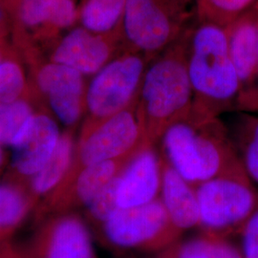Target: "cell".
Instances as JSON below:
<instances>
[{
  "instance_id": "obj_8",
  "label": "cell",
  "mask_w": 258,
  "mask_h": 258,
  "mask_svg": "<svg viewBox=\"0 0 258 258\" xmlns=\"http://www.w3.org/2000/svg\"><path fill=\"white\" fill-rule=\"evenodd\" d=\"M104 232L118 247L147 250L168 248L181 233L160 197L141 207L119 209L104 222Z\"/></svg>"
},
{
  "instance_id": "obj_16",
  "label": "cell",
  "mask_w": 258,
  "mask_h": 258,
  "mask_svg": "<svg viewBox=\"0 0 258 258\" xmlns=\"http://www.w3.org/2000/svg\"><path fill=\"white\" fill-rule=\"evenodd\" d=\"M46 258H94L89 231L81 219L69 216L57 223Z\"/></svg>"
},
{
  "instance_id": "obj_17",
  "label": "cell",
  "mask_w": 258,
  "mask_h": 258,
  "mask_svg": "<svg viewBox=\"0 0 258 258\" xmlns=\"http://www.w3.org/2000/svg\"><path fill=\"white\" fill-rule=\"evenodd\" d=\"M135 156L104 161L83 168L75 181L76 201L87 207L114 178L120 175Z\"/></svg>"
},
{
  "instance_id": "obj_34",
  "label": "cell",
  "mask_w": 258,
  "mask_h": 258,
  "mask_svg": "<svg viewBox=\"0 0 258 258\" xmlns=\"http://www.w3.org/2000/svg\"><path fill=\"white\" fill-rule=\"evenodd\" d=\"M0 43H1V42H0Z\"/></svg>"
},
{
  "instance_id": "obj_23",
  "label": "cell",
  "mask_w": 258,
  "mask_h": 258,
  "mask_svg": "<svg viewBox=\"0 0 258 258\" xmlns=\"http://www.w3.org/2000/svg\"><path fill=\"white\" fill-rule=\"evenodd\" d=\"M34 112L23 99L0 102V144L13 146Z\"/></svg>"
},
{
  "instance_id": "obj_3",
  "label": "cell",
  "mask_w": 258,
  "mask_h": 258,
  "mask_svg": "<svg viewBox=\"0 0 258 258\" xmlns=\"http://www.w3.org/2000/svg\"><path fill=\"white\" fill-rule=\"evenodd\" d=\"M187 71L195 115L218 118L239 105L241 84L229 54L225 28L197 21L189 28Z\"/></svg>"
},
{
  "instance_id": "obj_2",
  "label": "cell",
  "mask_w": 258,
  "mask_h": 258,
  "mask_svg": "<svg viewBox=\"0 0 258 258\" xmlns=\"http://www.w3.org/2000/svg\"><path fill=\"white\" fill-rule=\"evenodd\" d=\"M166 161L196 187L218 176L245 170L236 155L228 128L218 118H206L191 111L163 135Z\"/></svg>"
},
{
  "instance_id": "obj_6",
  "label": "cell",
  "mask_w": 258,
  "mask_h": 258,
  "mask_svg": "<svg viewBox=\"0 0 258 258\" xmlns=\"http://www.w3.org/2000/svg\"><path fill=\"white\" fill-rule=\"evenodd\" d=\"M195 189L200 225L212 234L241 229L257 207L258 195L245 170L215 177Z\"/></svg>"
},
{
  "instance_id": "obj_32",
  "label": "cell",
  "mask_w": 258,
  "mask_h": 258,
  "mask_svg": "<svg viewBox=\"0 0 258 258\" xmlns=\"http://www.w3.org/2000/svg\"><path fill=\"white\" fill-rule=\"evenodd\" d=\"M2 160H3V152H2V149L0 148V165L2 163Z\"/></svg>"
},
{
  "instance_id": "obj_28",
  "label": "cell",
  "mask_w": 258,
  "mask_h": 258,
  "mask_svg": "<svg viewBox=\"0 0 258 258\" xmlns=\"http://www.w3.org/2000/svg\"><path fill=\"white\" fill-rule=\"evenodd\" d=\"M11 7L6 0H0V42L9 29V15Z\"/></svg>"
},
{
  "instance_id": "obj_33",
  "label": "cell",
  "mask_w": 258,
  "mask_h": 258,
  "mask_svg": "<svg viewBox=\"0 0 258 258\" xmlns=\"http://www.w3.org/2000/svg\"><path fill=\"white\" fill-rule=\"evenodd\" d=\"M189 1H190V2H191V3H195V2H196V1H197V0H189Z\"/></svg>"
},
{
  "instance_id": "obj_9",
  "label": "cell",
  "mask_w": 258,
  "mask_h": 258,
  "mask_svg": "<svg viewBox=\"0 0 258 258\" xmlns=\"http://www.w3.org/2000/svg\"><path fill=\"white\" fill-rule=\"evenodd\" d=\"M123 51L125 49L120 34H96L79 25L55 41L50 58L51 61L73 68L84 77H93Z\"/></svg>"
},
{
  "instance_id": "obj_11",
  "label": "cell",
  "mask_w": 258,
  "mask_h": 258,
  "mask_svg": "<svg viewBox=\"0 0 258 258\" xmlns=\"http://www.w3.org/2000/svg\"><path fill=\"white\" fill-rule=\"evenodd\" d=\"M229 54L241 84L238 108L253 92L258 75V4L225 28Z\"/></svg>"
},
{
  "instance_id": "obj_15",
  "label": "cell",
  "mask_w": 258,
  "mask_h": 258,
  "mask_svg": "<svg viewBox=\"0 0 258 258\" xmlns=\"http://www.w3.org/2000/svg\"><path fill=\"white\" fill-rule=\"evenodd\" d=\"M162 161L161 200L169 219L182 231L200 225V211L196 189L188 184L165 159Z\"/></svg>"
},
{
  "instance_id": "obj_30",
  "label": "cell",
  "mask_w": 258,
  "mask_h": 258,
  "mask_svg": "<svg viewBox=\"0 0 258 258\" xmlns=\"http://www.w3.org/2000/svg\"><path fill=\"white\" fill-rule=\"evenodd\" d=\"M8 3H9L11 8H13L12 6H15V9L17 11L18 7H19V3L22 1V0H7Z\"/></svg>"
},
{
  "instance_id": "obj_4",
  "label": "cell",
  "mask_w": 258,
  "mask_h": 258,
  "mask_svg": "<svg viewBox=\"0 0 258 258\" xmlns=\"http://www.w3.org/2000/svg\"><path fill=\"white\" fill-rule=\"evenodd\" d=\"M190 4L189 0H127L120 25L124 49L154 58L190 27Z\"/></svg>"
},
{
  "instance_id": "obj_31",
  "label": "cell",
  "mask_w": 258,
  "mask_h": 258,
  "mask_svg": "<svg viewBox=\"0 0 258 258\" xmlns=\"http://www.w3.org/2000/svg\"><path fill=\"white\" fill-rule=\"evenodd\" d=\"M4 50H3V48L1 46V43H0V62L5 58V56H4Z\"/></svg>"
},
{
  "instance_id": "obj_12",
  "label": "cell",
  "mask_w": 258,
  "mask_h": 258,
  "mask_svg": "<svg viewBox=\"0 0 258 258\" xmlns=\"http://www.w3.org/2000/svg\"><path fill=\"white\" fill-rule=\"evenodd\" d=\"M162 185V161L154 146H148L134 157L120 174L117 203L130 209L159 198Z\"/></svg>"
},
{
  "instance_id": "obj_20",
  "label": "cell",
  "mask_w": 258,
  "mask_h": 258,
  "mask_svg": "<svg viewBox=\"0 0 258 258\" xmlns=\"http://www.w3.org/2000/svg\"><path fill=\"white\" fill-rule=\"evenodd\" d=\"M161 258H244V255L230 242L210 233L168 247Z\"/></svg>"
},
{
  "instance_id": "obj_19",
  "label": "cell",
  "mask_w": 258,
  "mask_h": 258,
  "mask_svg": "<svg viewBox=\"0 0 258 258\" xmlns=\"http://www.w3.org/2000/svg\"><path fill=\"white\" fill-rule=\"evenodd\" d=\"M228 128V127H227ZM233 147L239 150L241 163L249 179L258 184V116L239 113L228 128Z\"/></svg>"
},
{
  "instance_id": "obj_18",
  "label": "cell",
  "mask_w": 258,
  "mask_h": 258,
  "mask_svg": "<svg viewBox=\"0 0 258 258\" xmlns=\"http://www.w3.org/2000/svg\"><path fill=\"white\" fill-rule=\"evenodd\" d=\"M127 0H83L79 23L96 34H120V25Z\"/></svg>"
},
{
  "instance_id": "obj_10",
  "label": "cell",
  "mask_w": 258,
  "mask_h": 258,
  "mask_svg": "<svg viewBox=\"0 0 258 258\" xmlns=\"http://www.w3.org/2000/svg\"><path fill=\"white\" fill-rule=\"evenodd\" d=\"M37 85L62 123H77L85 111L87 85L84 76L71 67L49 61L37 68Z\"/></svg>"
},
{
  "instance_id": "obj_27",
  "label": "cell",
  "mask_w": 258,
  "mask_h": 258,
  "mask_svg": "<svg viewBox=\"0 0 258 258\" xmlns=\"http://www.w3.org/2000/svg\"><path fill=\"white\" fill-rule=\"evenodd\" d=\"M241 231L244 258H258V205Z\"/></svg>"
},
{
  "instance_id": "obj_29",
  "label": "cell",
  "mask_w": 258,
  "mask_h": 258,
  "mask_svg": "<svg viewBox=\"0 0 258 258\" xmlns=\"http://www.w3.org/2000/svg\"><path fill=\"white\" fill-rule=\"evenodd\" d=\"M241 109H253V110H257L258 109V75H257V83L256 86L253 90V92L251 93V95L249 98L244 102V103L241 105L240 107Z\"/></svg>"
},
{
  "instance_id": "obj_7",
  "label": "cell",
  "mask_w": 258,
  "mask_h": 258,
  "mask_svg": "<svg viewBox=\"0 0 258 258\" xmlns=\"http://www.w3.org/2000/svg\"><path fill=\"white\" fill-rule=\"evenodd\" d=\"M137 101L108 119L84 125L78 152L79 172L96 163L135 156L152 146L139 116Z\"/></svg>"
},
{
  "instance_id": "obj_26",
  "label": "cell",
  "mask_w": 258,
  "mask_h": 258,
  "mask_svg": "<svg viewBox=\"0 0 258 258\" xmlns=\"http://www.w3.org/2000/svg\"><path fill=\"white\" fill-rule=\"evenodd\" d=\"M119 182L120 175L114 178L87 206L90 214L96 220L104 223L120 209L117 203Z\"/></svg>"
},
{
  "instance_id": "obj_22",
  "label": "cell",
  "mask_w": 258,
  "mask_h": 258,
  "mask_svg": "<svg viewBox=\"0 0 258 258\" xmlns=\"http://www.w3.org/2000/svg\"><path fill=\"white\" fill-rule=\"evenodd\" d=\"M257 4L258 0H197L194 12L198 21L226 28Z\"/></svg>"
},
{
  "instance_id": "obj_24",
  "label": "cell",
  "mask_w": 258,
  "mask_h": 258,
  "mask_svg": "<svg viewBox=\"0 0 258 258\" xmlns=\"http://www.w3.org/2000/svg\"><path fill=\"white\" fill-rule=\"evenodd\" d=\"M26 88L23 68L18 60L5 57L0 62V102H16L22 99Z\"/></svg>"
},
{
  "instance_id": "obj_13",
  "label": "cell",
  "mask_w": 258,
  "mask_h": 258,
  "mask_svg": "<svg viewBox=\"0 0 258 258\" xmlns=\"http://www.w3.org/2000/svg\"><path fill=\"white\" fill-rule=\"evenodd\" d=\"M59 139L55 120L34 113L12 146L13 166L23 175H36L53 155Z\"/></svg>"
},
{
  "instance_id": "obj_21",
  "label": "cell",
  "mask_w": 258,
  "mask_h": 258,
  "mask_svg": "<svg viewBox=\"0 0 258 258\" xmlns=\"http://www.w3.org/2000/svg\"><path fill=\"white\" fill-rule=\"evenodd\" d=\"M73 157V138L70 133L60 136L53 155L33 180V187L38 194H46L60 182L68 171Z\"/></svg>"
},
{
  "instance_id": "obj_1",
  "label": "cell",
  "mask_w": 258,
  "mask_h": 258,
  "mask_svg": "<svg viewBox=\"0 0 258 258\" xmlns=\"http://www.w3.org/2000/svg\"><path fill=\"white\" fill-rule=\"evenodd\" d=\"M189 28L149 61L144 76L137 108L152 146L170 125L184 120L192 111L194 93L187 71Z\"/></svg>"
},
{
  "instance_id": "obj_5",
  "label": "cell",
  "mask_w": 258,
  "mask_h": 258,
  "mask_svg": "<svg viewBox=\"0 0 258 258\" xmlns=\"http://www.w3.org/2000/svg\"><path fill=\"white\" fill-rule=\"evenodd\" d=\"M151 59L125 50L94 75L86 88L84 125L108 119L138 100L144 76Z\"/></svg>"
},
{
  "instance_id": "obj_25",
  "label": "cell",
  "mask_w": 258,
  "mask_h": 258,
  "mask_svg": "<svg viewBox=\"0 0 258 258\" xmlns=\"http://www.w3.org/2000/svg\"><path fill=\"white\" fill-rule=\"evenodd\" d=\"M24 212L23 196L11 186L0 185V230L16 225L22 218Z\"/></svg>"
},
{
  "instance_id": "obj_14",
  "label": "cell",
  "mask_w": 258,
  "mask_h": 258,
  "mask_svg": "<svg viewBox=\"0 0 258 258\" xmlns=\"http://www.w3.org/2000/svg\"><path fill=\"white\" fill-rule=\"evenodd\" d=\"M16 14L22 30L37 38L50 39L75 27L80 7L76 0H22Z\"/></svg>"
}]
</instances>
